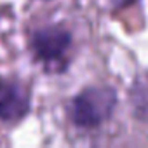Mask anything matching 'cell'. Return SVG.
Segmentation results:
<instances>
[{
    "label": "cell",
    "instance_id": "1",
    "mask_svg": "<svg viewBox=\"0 0 148 148\" xmlns=\"http://www.w3.org/2000/svg\"><path fill=\"white\" fill-rule=\"evenodd\" d=\"M110 105L108 92H84L75 103V120L82 125H94L110 112Z\"/></svg>",
    "mask_w": 148,
    "mask_h": 148
},
{
    "label": "cell",
    "instance_id": "2",
    "mask_svg": "<svg viewBox=\"0 0 148 148\" xmlns=\"http://www.w3.org/2000/svg\"><path fill=\"white\" fill-rule=\"evenodd\" d=\"M26 110L25 94L12 84L0 87V117L2 119H18Z\"/></svg>",
    "mask_w": 148,
    "mask_h": 148
}]
</instances>
